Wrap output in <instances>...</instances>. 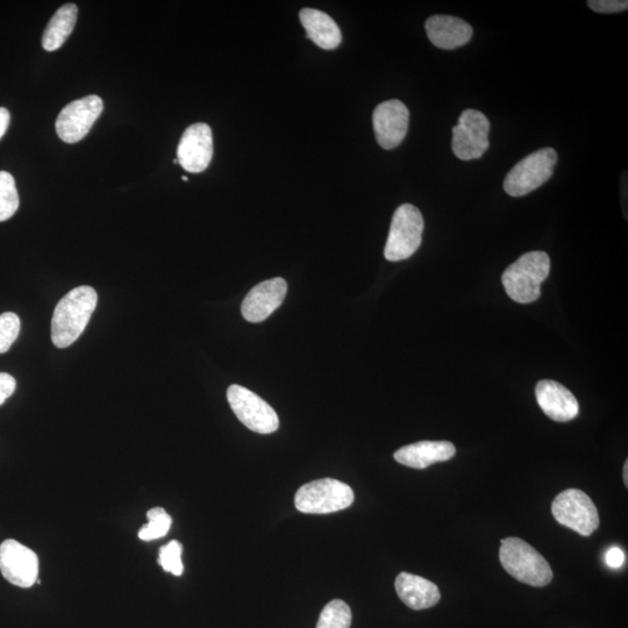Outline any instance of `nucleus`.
<instances>
[{"label":"nucleus","mask_w":628,"mask_h":628,"mask_svg":"<svg viewBox=\"0 0 628 628\" xmlns=\"http://www.w3.org/2000/svg\"><path fill=\"white\" fill-rule=\"evenodd\" d=\"M97 302V292L91 287L75 288L61 299L52 319V341L57 348H67L81 337Z\"/></svg>","instance_id":"nucleus-1"},{"label":"nucleus","mask_w":628,"mask_h":628,"mask_svg":"<svg viewBox=\"0 0 628 628\" xmlns=\"http://www.w3.org/2000/svg\"><path fill=\"white\" fill-rule=\"evenodd\" d=\"M551 271V259L545 252L527 253L504 271L502 282L506 294L520 304H530L541 295V284Z\"/></svg>","instance_id":"nucleus-2"},{"label":"nucleus","mask_w":628,"mask_h":628,"mask_svg":"<svg viewBox=\"0 0 628 628\" xmlns=\"http://www.w3.org/2000/svg\"><path fill=\"white\" fill-rule=\"evenodd\" d=\"M499 560L513 578L531 587H546L553 580V570L544 556L523 539L502 540Z\"/></svg>","instance_id":"nucleus-3"},{"label":"nucleus","mask_w":628,"mask_h":628,"mask_svg":"<svg viewBox=\"0 0 628 628\" xmlns=\"http://www.w3.org/2000/svg\"><path fill=\"white\" fill-rule=\"evenodd\" d=\"M354 499V491L346 483L333 478H321L298 489L295 506L299 512L308 515H327L348 509Z\"/></svg>","instance_id":"nucleus-4"},{"label":"nucleus","mask_w":628,"mask_h":628,"mask_svg":"<svg viewBox=\"0 0 628 628\" xmlns=\"http://www.w3.org/2000/svg\"><path fill=\"white\" fill-rule=\"evenodd\" d=\"M423 214L411 204L399 206L392 217L387 245H385V259L391 262L403 261L411 258L418 251L423 240Z\"/></svg>","instance_id":"nucleus-5"},{"label":"nucleus","mask_w":628,"mask_h":628,"mask_svg":"<svg viewBox=\"0 0 628 628\" xmlns=\"http://www.w3.org/2000/svg\"><path fill=\"white\" fill-rule=\"evenodd\" d=\"M558 153L540 149L518 162L505 177L504 190L511 197H523L544 185L553 176Z\"/></svg>","instance_id":"nucleus-6"},{"label":"nucleus","mask_w":628,"mask_h":628,"mask_svg":"<svg viewBox=\"0 0 628 628\" xmlns=\"http://www.w3.org/2000/svg\"><path fill=\"white\" fill-rule=\"evenodd\" d=\"M552 513L556 522L590 537L599 527L598 510L592 499L582 490L568 489L555 497Z\"/></svg>","instance_id":"nucleus-7"},{"label":"nucleus","mask_w":628,"mask_h":628,"mask_svg":"<svg viewBox=\"0 0 628 628\" xmlns=\"http://www.w3.org/2000/svg\"><path fill=\"white\" fill-rule=\"evenodd\" d=\"M227 399L234 415L249 430L259 434H270L280 427V419L275 410L253 391L233 384L227 390Z\"/></svg>","instance_id":"nucleus-8"},{"label":"nucleus","mask_w":628,"mask_h":628,"mask_svg":"<svg viewBox=\"0 0 628 628\" xmlns=\"http://www.w3.org/2000/svg\"><path fill=\"white\" fill-rule=\"evenodd\" d=\"M490 121L480 111H463L453 127V153L462 161L477 160L489 149Z\"/></svg>","instance_id":"nucleus-9"},{"label":"nucleus","mask_w":628,"mask_h":628,"mask_svg":"<svg viewBox=\"0 0 628 628\" xmlns=\"http://www.w3.org/2000/svg\"><path fill=\"white\" fill-rule=\"evenodd\" d=\"M103 109L104 103L98 96H87L68 104L57 117V135L67 144H76L87 137Z\"/></svg>","instance_id":"nucleus-10"},{"label":"nucleus","mask_w":628,"mask_h":628,"mask_svg":"<svg viewBox=\"0 0 628 628\" xmlns=\"http://www.w3.org/2000/svg\"><path fill=\"white\" fill-rule=\"evenodd\" d=\"M0 572L16 587L31 588L38 581V555L16 540H5L0 545Z\"/></svg>","instance_id":"nucleus-11"},{"label":"nucleus","mask_w":628,"mask_h":628,"mask_svg":"<svg viewBox=\"0 0 628 628\" xmlns=\"http://www.w3.org/2000/svg\"><path fill=\"white\" fill-rule=\"evenodd\" d=\"M409 121V109L401 101L392 99L378 105L373 114L378 145L387 151L401 145L408 134Z\"/></svg>","instance_id":"nucleus-12"},{"label":"nucleus","mask_w":628,"mask_h":628,"mask_svg":"<svg viewBox=\"0 0 628 628\" xmlns=\"http://www.w3.org/2000/svg\"><path fill=\"white\" fill-rule=\"evenodd\" d=\"M213 137L209 125L198 123L185 130L177 148V160L184 170L199 174L210 166Z\"/></svg>","instance_id":"nucleus-13"},{"label":"nucleus","mask_w":628,"mask_h":628,"mask_svg":"<svg viewBox=\"0 0 628 628\" xmlns=\"http://www.w3.org/2000/svg\"><path fill=\"white\" fill-rule=\"evenodd\" d=\"M287 292V281L281 277L271 278L255 285L242 303V316L249 323H261L280 308Z\"/></svg>","instance_id":"nucleus-14"},{"label":"nucleus","mask_w":628,"mask_h":628,"mask_svg":"<svg viewBox=\"0 0 628 628\" xmlns=\"http://www.w3.org/2000/svg\"><path fill=\"white\" fill-rule=\"evenodd\" d=\"M535 396L545 415L558 423H567L575 419L580 412V405L572 391L559 382L540 381L535 388Z\"/></svg>","instance_id":"nucleus-15"},{"label":"nucleus","mask_w":628,"mask_h":628,"mask_svg":"<svg viewBox=\"0 0 628 628\" xmlns=\"http://www.w3.org/2000/svg\"><path fill=\"white\" fill-rule=\"evenodd\" d=\"M428 39L444 51L465 46L473 38V27L467 21L452 16H433L425 24Z\"/></svg>","instance_id":"nucleus-16"},{"label":"nucleus","mask_w":628,"mask_h":628,"mask_svg":"<svg viewBox=\"0 0 628 628\" xmlns=\"http://www.w3.org/2000/svg\"><path fill=\"white\" fill-rule=\"evenodd\" d=\"M455 446L449 441H420L404 446L395 453L394 458L405 467L426 469L438 462L454 458Z\"/></svg>","instance_id":"nucleus-17"},{"label":"nucleus","mask_w":628,"mask_h":628,"mask_svg":"<svg viewBox=\"0 0 628 628\" xmlns=\"http://www.w3.org/2000/svg\"><path fill=\"white\" fill-rule=\"evenodd\" d=\"M395 588L401 601L412 610L430 609L440 602L441 595L438 585L418 575L399 574L396 578Z\"/></svg>","instance_id":"nucleus-18"},{"label":"nucleus","mask_w":628,"mask_h":628,"mask_svg":"<svg viewBox=\"0 0 628 628\" xmlns=\"http://www.w3.org/2000/svg\"><path fill=\"white\" fill-rule=\"evenodd\" d=\"M299 19L306 31V39H310L325 51H333L341 44L342 34L339 26L325 12L304 9Z\"/></svg>","instance_id":"nucleus-19"},{"label":"nucleus","mask_w":628,"mask_h":628,"mask_svg":"<svg viewBox=\"0 0 628 628\" xmlns=\"http://www.w3.org/2000/svg\"><path fill=\"white\" fill-rule=\"evenodd\" d=\"M77 17L78 9L75 4L60 7L46 27L44 37H42V47L47 52H54L61 48L74 31Z\"/></svg>","instance_id":"nucleus-20"},{"label":"nucleus","mask_w":628,"mask_h":628,"mask_svg":"<svg viewBox=\"0 0 628 628\" xmlns=\"http://www.w3.org/2000/svg\"><path fill=\"white\" fill-rule=\"evenodd\" d=\"M351 608L341 599H334L321 611L317 628H351Z\"/></svg>","instance_id":"nucleus-21"},{"label":"nucleus","mask_w":628,"mask_h":628,"mask_svg":"<svg viewBox=\"0 0 628 628\" xmlns=\"http://www.w3.org/2000/svg\"><path fill=\"white\" fill-rule=\"evenodd\" d=\"M19 209L16 181L7 171H0V223L9 220Z\"/></svg>","instance_id":"nucleus-22"},{"label":"nucleus","mask_w":628,"mask_h":628,"mask_svg":"<svg viewBox=\"0 0 628 628\" xmlns=\"http://www.w3.org/2000/svg\"><path fill=\"white\" fill-rule=\"evenodd\" d=\"M148 524L141 527L139 538L142 541H152L166 537L173 519L162 508H154L147 513Z\"/></svg>","instance_id":"nucleus-23"},{"label":"nucleus","mask_w":628,"mask_h":628,"mask_svg":"<svg viewBox=\"0 0 628 628\" xmlns=\"http://www.w3.org/2000/svg\"><path fill=\"white\" fill-rule=\"evenodd\" d=\"M183 546L176 540L170 541L168 545L161 547L159 563L164 572L181 576L184 572L182 562Z\"/></svg>","instance_id":"nucleus-24"},{"label":"nucleus","mask_w":628,"mask_h":628,"mask_svg":"<svg viewBox=\"0 0 628 628\" xmlns=\"http://www.w3.org/2000/svg\"><path fill=\"white\" fill-rule=\"evenodd\" d=\"M20 333V319L16 313L6 312L0 316V354L9 352Z\"/></svg>","instance_id":"nucleus-25"},{"label":"nucleus","mask_w":628,"mask_h":628,"mask_svg":"<svg viewBox=\"0 0 628 628\" xmlns=\"http://www.w3.org/2000/svg\"><path fill=\"white\" fill-rule=\"evenodd\" d=\"M588 5L597 13H618L628 9L626 0H589Z\"/></svg>","instance_id":"nucleus-26"},{"label":"nucleus","mask_w":628,"mask_h":628,"mask_svg":"<svg viewBox=\"0 0 628 628\" xmlns=\"http://www.w3.org/2000/svg\"><path fill=\"white\" fill-rule=\"evenodd\" d=\"M16 378L10 374L0 373V405L6 402L16 391Z\"/></svg>","instance_id":"nucleus-27"},{"label":"nucleus","mask_w":628,"mask_h":628,"mask_svg":"<svg viewBox=\"0 0 628 628\" xmlns=\"http://www.w3.org/2000/svg\"><path fill=\"white\" fill-rule=\"evenodd\" d=\"M625 561V553L622 548L611 547L608 549V552L605 553L606 566L610 567L611 569L622 568Z\"/></svg>","instance_id":"nucleus-28"},{"label":"nucleus","mask_w":628,"mask_h":628,"mask_svg":"<svg viewBox=\"0 0 628 628\" xmlns=\"http://www.w3.org/2000/svg\"><path fill=\"white\" fill-rule=\"evenodd\" d=\"M11 121L10 112L5 107H0V139H2L9 128Z\"/></svg>","instance_id":"nucleus-29"},{"label":"nucleus","mask_w":628,"mask_h":628,"mask_svg":"<svg viewBox=\"0 0 628 628\" xmlns=\"http://www.w3.org/2000/svg\"><path fill=\"white\" fill-rule=\"evenodd\" d=\"M624 483H625V487H628V461L626 460L625 465H624Z\"/></svg>","instance_id":"nucleus-30"},{"label":"nucleus","mask_w":628,"mask_h":628,"mask_svg":"<svg viewBox=\"0 0 628 628\" xmlns=\"http://www.w3.org/2000/svg\"><path fill=\"white\" fill-rule=\"evenodd\" d=\"M182 180H183V181H188V177H187V176H183V177H182Z\"/></svg>","instance_id":"nucleus-31"}]
</instances>
